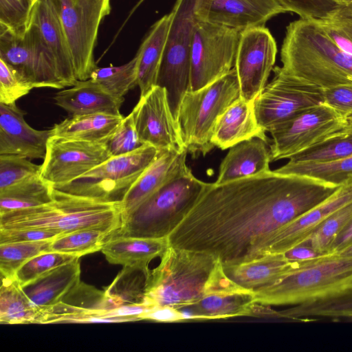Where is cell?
<instances>
[{
  "label": "cell",
  "mask_w": 352,
  "mask_h": 352,
  "mask_svg": "<svg viewBox=\"0 0 352 352\" xmlns=\"http://www.w3.org/2000/svg\"><path fill=\"white\" fill-rule=\"evenodd\" d=\"M352 243V219L336 236L329 252H338Z\"/></svg>",
  "instance_id": "obj_53"
},
{
  "label": "cell",
  "mask_w": 352,
  "mask_h": 352,
  "mask_svg": "<svg viewBox=\"0 0 352 352\" xmlns=\"http://www.w3.org/2000/svg\"><path fill=\"white\" fill-rule=\"evenodd\" d=\"M316 20L327 35L352 56V3L339 6L327 17Z\"/></svg>",
  "instance_id": "obj_42"
},
{
  "label": "cell",
  "mask_w": 352,
  "mask_h": 352,
  "mask_svg": "<svg viewBox=\"0 0 352 352\" xmlns=\"http://www.w3.org/2000/svg\"><path fill=\"white\" fill-rule=\"evenodd\" d=\"M274 78L254 100L259 126L270 132L277 125L324 102V89L274 67Z\"/></svg>",
  "instance_id": "obj_11"
},
{
  "label": "cell",
  "mask_w": 352,
  "mask_h": 352,
  "mask_svg": "<svg viewBox=\"0 0 352 352\" xmlns=\"http://www.w3.org/2000/svg\"><path fill=\"white\" fill-rule=\"evenodd\" d=\"M39 0H30V4H31V6H32V8L33 9L34 6L36 5V3Z\"/></svg>",
  "instance_id": "obj_58"
},
{
  "label": "cell",
  "mask_w": 352,
  "mask_h": 352,
  "mask_svg": "<svg viewBox=\"0 0 352 352\" xmlns=\"http://www.w3.org/2000/svg\"><path fill=\"white\" fill-rule=\"evenodd\" d=\"M59 236L60 234L42 229H0V244L54 239Z\"/></svg>",
  "instance_id": "obj_50"
},
{
  "label": "cell",
  "mask_w": 352,
  "mask_h": 352,
  "mask_svg": "<svg viewBox=\"0 0 352 352\" xmlns=\"http://www.w3.org/2000/svg\"><path fill=\"white\" fill-rule=\"evenodd\" d=\"M41 165L16 155H0V190L41 175Z\"/></svg>",
  "instance_id": "obj_44"
},
{
  "label": "cell",
  "mask_w": 352,
  "mask_h": 352,
  "mask_svg": "<svg viewBox=\"0 0 352 352\" xmlns=\"http://www.w3.org/2000/svg\"><path fill=\"white\" fill-rule=\"evenodd\" d=\"M144 0H139L138 2L136 3V5L134 6V8L131 10L128 19L131 16V15L134 12V11L140 6V4L144 1Z\"/></svg>",
  "instance_id": "obj_57"
},
{
  "label": "cell",
  "mask_w": 352,
  "mask_h": 352,
  "mask_svg": "<svg viewBox=\"0 0 352 352\" xmlns=\"http://www.w3.org/2000/svg\"><path fill=\"white\" fill-rule=\"evenodd\" d=\"M294 264L283 254H267L250 262L222 267L225 275L233 283L245 289L254 290L272 283Z\"/></svg>",
  "instance_id": "obj_30"
},
{
  "label": "cell",
  "mask_w": 352,
  "mask_h": 352,
  "mask_svg": "<svg viewBox=\"0 0 352 352\" xmlns=\"http://www.w3.org/2000/svg\"><path fill=\"white\" fill-rule=\"evenodd\" d=\"M33 88L14 68L0 58V103L16 104L17 100Z\"/></svg>",
  "instance_id": "obj_47"
},
{
  "label": "cell",
  "mask_w": 352,
  "mask_h": 352,
  "mask_svg": "<svg viewBox=\"0 0 352 352\" xmlns=\"http://www.w3.org/2000/svg\"><path fill=\"white\" fill-rule=\"evenodd\" d=\"M240 97L234 67L213 82L186 92L177 122L184 148L193 158L205 156L214 147L211 140L218 119Z\"/></svg>",
  "instance_id": "obj_7"
},
{
  "label": "cell",
  "mask_w": 352,
  "mask_h": 352,
  "mask_svg": "<svg viewBox=\"0 0 352 352\" xmlns=\"http://www.w3.org/2000/svg\"><path fill=\"white\" fill-rule=\"evenodd\" d=\"M123 118L107 113L71 116L52 129L53 135L64 138L106 143Z\"/></svg>",
  "instance_id": "obj_31"
},
{
  "label": "cell",
  "mask_w": 352,
  "mask_h": 352,
  "mask_svg": "<svg viewBox=\"0 0 352 352\" xmlns=\"http://www.w3.org/2000/svg\"><path fill=\"white\" fill-rule=\"evenodd\" d=\"M334 253H337L341 256H352V243L350 244L349 245L346 246L342 250H340L338 252H334Z\"/></svg>",
  "instance_id": "obj_55"
},
{
  "label": "cell",
  "mask_w": 352,
  "mask_h": 352,
  "mask_svg": "<svg viewBox=\"0 0 352 352\" xmlns=\"http://www.w3.org/2000/svg\"><path fill=\"white\" fill-rule=\"evenodd\" d=\"M54 187L40 175L0 190V214L35 207L53 199Z\"/></svg>",
  "instance_id": "obj_35"
},
{
  "label": "cell",
  "mask_w": 352,
  "mask_h": 352,
  "mask_svg": "<svg viewBox=\"0 0 352 352\" xmlns=\"http://www.w3.org/2000/svg\"><path fill=\"white\" fill-rule=\"evenodd\" d=\"M241 31L199 20L190 50V91L199 89L234 67Z\"/></svg>",
  "instance_id": "obj_12"
},
{
  "label": "cell",
  "mask_w": 352,
  "mask_h": 352,
  "mask_svg": "<svg viewBox=\"0 0 352 352\" xmlns=\"http://www.w3.org/2000/svg\"><path fill=\"white\" fill-rule=\"evenodd\" d=\"M160 153L144 144L131 153L111 157L84 175L57 190L75 195L106 201H121Z\"/></svg>",
  "instance_id": "obj_9"
},
{
  "label": "cell",
  "mask_w": 352,
  "mask_h": 352,
  "mask_svg": "<svg viewBox=\"0 0 352 352\" xmlns=\"http://www.w3.org/2000/svg\"><path fill=\"white\" fill-rule=\"evenodd\" d=\"M131 114L144 144L153 146L160 151L186 150L165 88L156 85L140 96Z\"/></svg>",
  "instance_id": "obj_17"
},
{
  "label": "cell",
  "mask_w": 352,
  "mask_h": 352,
  "mask_svg": "<svg viewBox=\"0 0 352 352\" xmlns=\"http://www.w3.org/2000/svg\"><path fill=\"white\" fill-rule=\"evenodd\" d=\"M141 320H150L157 322L182 321L180 311L170 306H153L140 316Z\"/></svg>",
  "instance_id": "obj_51"
},
{
  "label": "cell",
  "mask_w": 352,
  "mask_h": 352,
  "mask_svg": "<svg viewBox=\"0 0 352 352\" xmlns=\"http://www.w3.org/2000/svg\"><path fill=\"white\" fill-rule=\"evenodd\" d=\"M261 305H294L276 316L352 320V256L329 252L294 267L272 283L254 290Z\"/></svg>",
  "instance_id": "obj_2"
},
{
  "label": "cell",
  "mask_w": 352,
  "mask_h": 352,
  "mask_svg": "<svg viewBox=\"0 0 352 352\" xmlns=\"http://www.w3.org/2000/svg\"><path fill=\"white\" fill-rule=\"evenodd\" d=\"M283 254L289 261L300 262L314 259L324 254L316 250L307 243H300L287 250Z\"/></svg>",
  "instance_id": "obj_52"
},
{
  "label": "cell",
  "mask_w": 352,
  "mask_h": 352,
  "mask_svg": "<svg viewBox=\"0 0 352 352\" xmlns=\"http://www.w3.org/2000/svg\"><path fill=\"white\" fill-rule=\"evenodd\" d=\"M344 124V118L324 103L305 110L269 132L272 162L289 159L334 136Z\"/></svg>",
  "instance_id": "obj_14"
},
{
  "label": "cell",
  "mask_w": 352,
  "mask_h": 352,
  "mask_svg": "<svg viewBox=\"0 0 352 352\" xmlns=\"http://www.w3.org/2000/svg\"><path fill=\"white\" fill-rule=\"evenodd\" d=\"M212 184L197 179L187 166L122 219L109 239L168 238Z\"/></svg>",
  "instance_id": "obj_6"
},
{
  "label": "cell",
  "mask_w": 352,
  "mask_h": 352,
  "mask_svg": "<svg viewBox=\"0 0 352 352\" xmlns=\"http://www.w3.org/2000/svg\"><path fill=\"white\" fill-rule=\"evenodd\" d=\"M287 12L278 0H206L199 15L201 20L241 32L265 26L273 16Z\"/></svg>",
  "instance_id": "obj_19"
},
{
  "label": "cell",
  "mask_w": 352,
  "mask_h": 352,
  "mask_svg": "<svg viewBox=\"0 0 352 352\" xmlns=\"http://www.w3.org/2000/svg\"><path fill=\"white\" fill-rule=\"evenodd\" d=\"M39 307L34 305L14 278L1 276L0 322L6 324H36Z\"/></svg>",
  "instance_id": "obj_33"
},
{
  "label": "cell",
  "mask_w": 352,
  "mask_h": 352,
  "mask_svg": "<svg viewBox=\"0 0 352 352\" xmlns=\"http://www.w3.org/2000/svg\"><path fill=\"white\" fill-rule=\"evenodd\" d=\"M336 1L339 6L352 3V0H336Z\"/></svg>",
  "instance_id": "obj_56"
},
{
  "label": "cell",
  "mask_w": 352,
  "mask_h": 352,
  "mask_svg": "<svg viewBox=\"0 0 352 352\" xmlns=\"http://www.w3.org/2000/svg\"><path fill=\"white\" fill-rule=\"evenodd\" d=\"M170 21V12L157 21L151 26L135 54L140 96H144L157 85Z\"/></svg>",
  "instance_id": "obj_28"
},
{
  "label": "cell",
  "mask_w": 352,
  "mask_h": 352,
  "mask_svg": "<svg viewBox=\"0 0 352 352\" xmlns=\"http://www.w3.org/2000/svg\"><path fill=\"white\" fill-rule=\"evenodd\" d=\"M32 10L30 0H0V25L23 36L30 25Z\"/></svg>",
  "instance_id": "obj_45"
},
{
  "label": "cell",
  "mask_w": 352,
  "mask_h": 352,
  "mask_svg": "<svg viewBox=\"0 0 352 352\" xmlns=\"http://www.w3.org/2000/svg\"><path fill=\"white\" fill-rule=\"evenodd\" d=\"M106 145L111 157L131 153L144 145L138 137L131 113L123 118Z\"/></svg>",
  "instance_id": "obj_46"
},
{
  "label": "cell",
  "mask_w": 352,
  "mask_h": 352,
  "mask_svg": "<svg viewBox=\"0 0 352 352\" xmlns=\"http://www.w3.org/2000/svg\"><path fill=\"white\" fill-rule=\"evenodd\" d=\"M168 246V238L118 236L108 239L101 251L110 263L148 267L150 261L161 257Z\"/></svg>",
  "instance_id": "obj_27"
},
{
  "label": "cell",
  "mask_w": 352,
  "mask_h": 352,
  "mask_svg": "<svg viewBox=\"0 0 352 352\" xmlns=\"http://www.w3.org/2000/svg\"><path fill=\"white\" fill-rule=\"evenodd\" d=\"M186 150L160 151L155 160L128 190L121 200L122 219L188 166ZM122 221V220H121Z\"/></svg>",
  "instance_id": "obj_22"
},
{
  "label": "cell",
  "mask_w": 352,
  "mask_h": 352,
  "mask_svg": "<svg viewBox=\"0 0 352 352\" xmlns=\"http://www.w3.org/2000/svg\"><path fill=\"white\" fill-rule=\"evenodd\" d=\"M54 100L56 105L71 116L122 115L120 109L123 102L114 98L91 78L78 80L71 88L57 92Z\"/></svg>",
  "instance_id": "obj_26"
},
{
  "label": "cell",
  "mask_w": 352,
  "mask_h": 352,
  "mask_svg": "<svg viewBox=\"0 0 352 352\" xmlns=\"http://www.w3.org/2000/svg\"><path fill=\"white\" fill-rule=\"evenodd\" d=\"M343 134H352V113L344 118V124L343 129L339 131L336 135Z\"/></svg>",
  "instance_id": "obj_54"
},
{
  "label": "cell",
  "mask_w": 352,
  "mask_h": 352,
  "mask_svg": "<svg viewBox=\"0 0 352 352\" xmlns=\"http://www.w3.org/2000/svg\"><path fill=\"white\" fill-rule=\"evenodd\" d=\"M52 240L0 244L1 276L14 278L16 271L28 260L42 252H49Z\"/></svg>",
  "instance_id": "obj_39"
},
{
  "label": "cell",
  "mask_w": 352,
  "mask_h": 352,
  "mask_svg": "<svg viewBox=\"0 0 352 352\" xmlns=\"http://www.w3.org/2000/svg\"><path fill=\"white\" fill-rule=\"evenodd\" d=\"M256 303L254 290L244 289L206 295L189 307L197 319H221L252 316Z\"/></svg>",
  "instance_id": "obj_32"
},
{
  "label": "cell",
  "mask_w": 352,
  "mask_h": 352,
  "mask_svg": "<svg viewBox=\"0 0 352 352\" xmlns=\"http://www.w3.org/2000/svg\"><path fill=\"white\" fill-rule=\"evenodd\" d=\"M111 234L97 229H86L60 235L52 240L49 252L78 257L101 250Z\"/></svg>",
  "instance_id": "obj_38"
},
{
  "label": "cell",
  "mask_w": 352,
  "mask_h": 352,
  "mask_svg": "<svg viewBox=\"0 0 352 352\" xmlns=\"http://www.w3.org/2000/svg\"><path fill=\"white\" fill-rule=\"evenodd\" d=\"M114 305L104 292L80 282L57 304L39 308L36 324L124 322L134 318H109Z\"/></svg>",
  "instance_id": "obj_18"
},
{
  "label": "cell",
  "mask_w": 352,
  "mask_h": 352,
  "mask_svg": "<svg viewBox=\"0 0 352 352\" xmlns=\"http://www.w3.org/2000/svg\"><path fill=\"white\" fill-rule=\"evenodd\" d=\"M351 219L352 201L327 217L302 243L321 253H329L333 240Z\"/></svg>",
  "instance_id": "obj_41"
},
{
  "label": "cell",
  "mask_w": 352,
  "mask_h": 352,
  "mask_svg": "<svg viewBox=\"0 0 352 352\" xmlns=\"http://www.w3.org/2000/svg\"><path fill=\"white\" fill-rule=\"evenodd\" d=\"M206 0H177L157 77L165 88L172 113L177 121L182 98L190 87V50L200 10Z\"/></svg>",
  "instance_id": "obj_8"
},
{
  "label": "cell",
  "mask_w": 352,
  "mask_h": 352,
  "mask_svg": "<svg viewBox=\"0 0 352 352\" xmlns=\"http://www.w3.org/2000/svg\"><path fill=\"white\" fill-rule=\"evenodd\" d=\"M272 162L268 141L252 138L241 142L232 147L222 160L216 184L265 173Z\"/></svg>",
  "instance_id": "obj_23"
},
{
  "label": "cell",
  "mask_w": 352,
  "mask_h": 352,
  "mask_svg": "<svg viewBox=\"0 0 352 352\" xmlns=\"http://www.w3.org/2000/svg\"><path fill=\"white\" fill-rule=\"evenodd\" d=\"M138 58L136 55L128 63L120 65L97 67L90 78L101 85L116 99L124 102V95L138 85Z\"/></svg>",
  "instance_id": "obj_37"
},
{
  "label": "cell",
  "mask_w": 352,
  "mask_h": 352,
  "mask_svg": "<svg viewBox=\"0 0 352 352\" xmlns=\"http://www.w3.org/2000/svg\"><path fill=\"white\" fill-rule=\"evenodd\" d=\"M121 220V201L82 197L54 188L50 202L0 214V229H42L60 235L97 229L111 234Z\"/></svg>",
  "instance_id": "obj_4"
},
{
  "label": "cell",
  "mask_w": 352,
  "mask_h": 352,
  "mask_svg": "<svg viewBox=\"0 0 352 352\" xmlns=\"http://www.w3.org/2000/svg\"><path fill=\"white\" fill-rule=\"evenodd\" d=\"M150 273L148 267L124 266L123 270L104 293L116 307L143 304Z\"/></svg>",
  "instance_id": "obj_36"
},
{
  "label": "cell",
  "mask_w": 352,
  "mask_h": 352,
  "mask_svg": "<svg viewBox=\"0 0 352 352\" xmlns=\"http://www.w3.org/2000/svg\"><path fill=\"white\" fill-rule=\"evenodd\" d=\"M276 54V43L265 26L241 32L234 65L241 98L254 101L261 92L274 69Z\"/></svg>",
  "instance_id": "obj_16"
},
{
  "label": "cell",
  "mask_w": 352,
  "mask_h": 352,
  "mask_svg": "<svg viewBox=\"0 0 352 352\" xmlns=\"http://www.w3.org/2000/svg\"><path fill=\"white\" fill-rule=\"evenodd\" d=\"M76 258L79 257L56 252H44L25 262L16 271L14 278L23 287L51 270Z\"/></svg>",
  "instance_id": "obj_43"
},
{
  "label": "cell",
  "mask_w": 352,
  "mask_h": 352,
  "mask_svg": "<svg viewBox=\"0 0 352 352\" xmlns=\"http://www.w3.org/2000/svg\"><path fill=\"white\" fill-rule=\"evenodd\" d=\"M339 188L271 170L222 184L214 182L168 236L169 245L211 254L222 265L250 262L264 256L279 230Z\"/></svg>",
  "instance_id": "obj_1"
},
{
  "label": "cell",
  "mask_w": 352,
  "mask_h": 352,
  "mask_svg": "<svg viewBox=\"0 0 352 352\" xmlns=\"http://www.w3.org/2000/svg\"><path fill=\"white\" fill-rule=\"evenodd\" d=\"M72 54L77 80L97 67L94 49L99 26L111 12V0H52Z\"/></svg>",
  "instance_id": "obj_10"
},
{
  "label": "cell",
  "mask_w": 352,
  "mask_h": 352,
  "mask_svg": "<svg viewBox=\"0 0 352 352\" xmlns=\"http://www.w3.org/2000/svg\"><path fill=\"white\" fill-rule=\"evenodd\" d=\"M111 157L106 143L67 139L48 140L41 177L54 188L68 184Z\"/></svg>",
  "instance_id": "obj_15"
},
{
  "label": "cell",
  "mask_w": 352,
  "mask_h": 352,
  "mask_svg": "<svg viewBox=\"0 0 352 352\" xmlns=\"http://www.w3.org/2000/svg\"><path fill=\"white\" fill-rule=\"evenodd\" d=\"M282 69L323 89L352 82V56L324 32L316 19L291 22L280 50Z\"/></svg>",
  "instance_id": "obj_3"
},
{
  "label": "cell",
  "mask_w": 352,
  "mask_h": 352,
  "mask_svg": "<svg viewBox=\"0 0 352 352\" xmlns=\"http://www.w3.org/2000/svg\"><path fill=\"white\" fill-rule=\"evenodd\" d=\"M274 171L281 175L307 177L340 186L352 180V157L325 162L289 161Z\"/></svg>",
  "instance_id": "obj_34"
},
{
  "label": "cell",
  "mask_w": 352,
  "mask_h": 352,
  "mask_svg": "<svg viewBox=\"0 0 352 352\" xmlns=\"http://www.w3.org/2000/svg\"><path fill=\"white\" fill-rule=\"evenodd\" d=\"M31 21L38 27L66 86H73L78 80L73 60L52 0H39L33 8Z\"/></svg>",
  "instance_id": "obj_24"
},
{
  "label": "cell",
  "mask_w": 352,
  "mask_h": 352,
  "mask_svg": "<svg viewBox=\"0 0 352 352\" xmlns=\"http://www.w3.org/2000/svg\"><path fill=\"white\" fill-rule=\"evenodd\" d=\"M0 58L34 88L63 89L66 85L38 27L31 21L23 36L0 25Z\"/></svg>",
  "instance_id": "obj_13"
},
{
  "label": "cell",
  "mask_w": 352,
  "mask_h": 352,
  "mask_svg": "<svg viewBox=\"0 0 352 352\" xmlns=\"http://www.w3.org/2000/svg\"><path fill=\"white\" fill-rule=\"evenodd\" d=\"M219 264L211 254L169 245L151 270L143 304L177 309L193 305L208 294Z\"/></svg>",
  "instance_id": "obj_5"
},
{
  "label": "cell",
  "mask_w": 352,
  "mask_h": 352,
  "mask_svg": "<svg viewBox=\"0 0 352 352\" xmlns=\"http://www.w3.org/2000/svg\"><path fill=\"white\" fill-rule=\"evenodd\" d=\"M342 118L352 113V82L324 89V102Z\"/></svg>",
  "instance_id": "obj_49"
},
{
  "label": "cell",
  "mask_w": 352,
  "mask_h": 352,
  "mask_svg": "<svg viewBox=\"0 0 352 352\" xmlns=\"http://www.w3.org/2000/svg\"><path fill=\"white\" fill-rule=\"evenodd\" d=\"M287 12L302 19H322L327 17L339 5L336 0H278Z\"/></svg>",
  "instance_id": "obj_48"
},
{
  "label": "cell",
  "mask_w": 352,
  "mask_h": 352,
  "mask_svg": "<svg viewBox=\"0 0 352 352\" xmlns=\"http://www.w3.org/2000/svg\"><path fill=\"white\" fill-rule=\"evenodd\" d=\"M352 157V134L335 135L289 159L292 162H325Z\"/></svg>",
  "instance_id": "obj_40"
},
{
  "label": "cell",
  "mask_w": 352,
  "mask_h": 352,
  "mask_svg": "<svg viewBox=\"0 0 352 352\" xmlns=\"http://www.w3.org/2000/svg\"><path fill=\"white\" fill-rule=\"evenodd\" d=\"M259 126L254 101L238 98L218 119L212 137V144L222 150L252 138L268 141L269 138Z\"/></svg>",
  "instance_id": "obj_25"
},
{
  "label": "cell",
  "mask_w": 352,
  "mask_h": 352,
  "mask_svg": "<svg viewBox=\"0 0 352 352\" xmlns=\"http://www.w3.org/2000/svg\"><path fill=\"white\" fill-rule=\"evenodd\" d=\"M79 258L60 265L22 287L39 308L58 303L80 282Z\"/></svg>",
  "instance_id": "obj_29"
},
{
  "label": "cell",
  "mask_w": 352,
  "mask_h": 352,
  "mask_svg": "<svg viewBox=\"0 0 352 352\" xmlns=\"http://www.w3.org/2000/svg\"><path fill=\"white\" fill-rule=\"evenodd\" d=\"M352 201V180L342 185L327 199L288 223L268 242L264 255L283 254L303 242L327 217Z\"/></svg>",
  "instance_id": "obj_21"
},
{
  "label": "cell",
  "mask_w": 352,
  "mask_h": 352,
  "mask_svg": "<svg viewBox=\"0 0 352 352\" xmlns=\"http://www.w3.org/2000/svg\"><path fill=\"white\" fill-rule=\"evenodd\" d=\"M25 113L16 104L0 103V155L44 159L52 129L36 130L25 120Z\"/></svg>",
  "instance_id": "obj_20"
}]
</instances>
